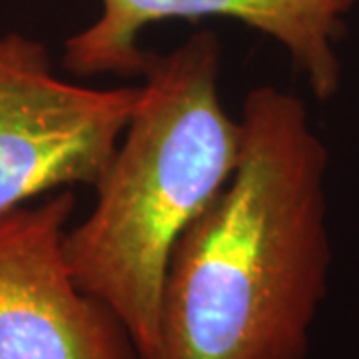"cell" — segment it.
Returning <instances> with one entry per match:
<instances>
[{
	"label": "cell",
	"instance_id": "6da1fadb",
	"mask_svg": "<svg viewBox=\"0 0 359 359\" xmlns=\"http://www.w3.org/2000/svg\"><path fill=\"white\" fill-rule=\"evenodd\" d=\"M242 156L184 233L162 297V359H306L327 294V150L295 94L245 96Z\"/></svg>",
	"mask_w": 359,
	"mask_h": 359
},
{
	"label": "cell",
	"instance_id": "7a4b0ae2",
	"mask_svg": "<svg viewBox=\"0 0 359 359\" xmlns=\"http://www.w3.org/2000/svg\"><path fill=\"white\" fill-rule=\"evenodd\" d=\"M140 100L104 168L96 204L66 231L78 285L110 309L138 359H162V297L184 233L231 178L242 124L219 98V42L198 32L148 52Z\"/></svg>",
	"mask_w": 359,
	"mask_h": 359
},
{
	"label": "cell",
	"instance_id": "3957f363",
	"mask_svg": "<svg viewBox=\"0 0 359 359\" xmlns=\"http://www.w3.org/2000/svg\"><path fill=\"white\" fill-rule=\"evenodd\" d=\"M140 92L65 82L42 42L18 32L0 36V216L42 194L94 186Z\"/></svg>",
	"mask_w": 359,
	"mask_h": 359
},
{
	"label": "cell",
	"instance_id": "277c9868",
	"mask_svg": "<svg viewBox=\"0 0 359 359\" xmlns=\"http://www.w3.org/2000/svg\"><path fill=\"white\" fill-rule=\"evenodd\" d=\"M74 205L66 188L0 216V359H138L122 323L68 266Z\"/></svg>",
	"mask_w": 359,
	"mask_h": 359
},
{
	"label": "cell",
	"instance_id": "5b68a950",
	"mask_svg": "<svg viewBox=\"0 0 359 359\" xmlns=\"http://www.w3.org/2000/svg\"><path fill=\"white\" fill-rule=\"evenodd\" d=\"M355 0H102L96 22L66 40L65 66L78 76H140L146 54L138 36L170 18L224 16L278 40L304 72L313 96L330 100L339 90L335 42Z\"/></svg>",
	"mask_w": 359,
	"mask_h": 359
}]
</instances>
